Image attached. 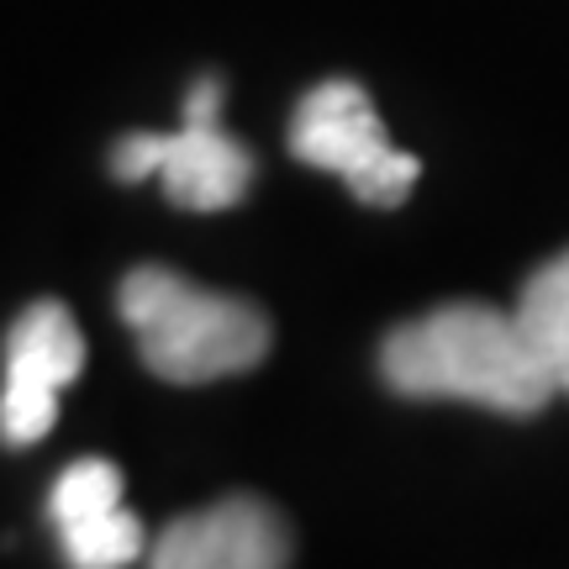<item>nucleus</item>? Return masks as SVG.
Wrapping results in <instances>:
<instances>
[{"label": "nucleus", "mask_w": 569, "mask_h": 569, "mask_svg": "<svg viewBox=\"0 0 569 569\" xmlns=\"http://www.w3.org/2000/svg\"><path fill=\"white\" fill-rule=\"evenodd\" d=\"M59 538L74 569H122L142 553V522L127 507L69 522V528H59Z\"/></svg>", "instance_id": "nucleus-8"}, {"label": "nucleus", "mask_w": 569, "mask_h": 569, "mask_svg": "<svg viewBox=\"0 0 569 569\" xmlns=\"http://www.w3.org/2000/svg\"><path fill=\"white\" fill-rule=\"evenodd\" d=\"M122 322L138 332L142 365L169 386L243 375L269 353V317L253 301L217 296L174 269L142 264L117 290Z\"/></svg>", "instance_id": "nucleus-2"}, {"label": "nucleus", "mask_w": 569, "mask_h": 569, "mask_svg": "<svg viewBox=\"0 0 569 569\" xmlns=\"http://www.w3.org/2000/svg\"><path fill=\"white\" fill-rule=\"evenodd\" d=\"M290 153L311 169L343 174L365 206H401L422 174V163L390 142L369 90L353 80H322L306 90L290 117Z\"/></svg>", "instance_id": "nucleus-3"}, {"label": "nucleus", "mask_w": 569, "mask_h": 569, "mask_svg": "<svg viewBox=\"0 0 569 569\" xmlns=\"http://www.w3.org/2000/svg\"><path fill=\"white\" fill-rule=\"evenodd\" d=\"M380 375L411 401H469L501 417H538L553 401L543 365L511 311L480 301L438 306L380 343Z\"/></svg>", "instance_id": "nucleus-1"}, {"label": "nucleus", "mask_w": 569, "mask_h": 569, "mask_svg": "<svg viewBox=\"0 0 569 569\" xmlns=\"http://www.w3.org/2000/svg\"><path fill=\"white\" fill-rule=\"evenodd\" d=\"M159 153H163V132H127V138L111 148V169H117V180H127V184L153 180V174H159Z\"/></svg>", "instance_id": "nucleus-10"}, {"label": "nucleus", "mask_w": 569, "mask_h": 569, "mask_svg": "<svg viewBox=\"0 0 569 569\" xmlns=\"http://www.w3.org/2000/svg\"><path fill=\"white\" fill-rule=\"evenodd\" d=\"M84 338L69 306L38 301L6 332V386H0V438L11 448L38 443L59 422V390L80 380Z\"/></svg>", "instance_id": "nucleus-4"}, {"label": "nucleus", "mask_w": 569, "mask_h": 569, "mask_svg": "<svg viewBox=\"0 0 569 569\" xmlns=\"http://www.w3.org/2000/svg\"><path fill=\"white\" fill-rule=\"evenodd\" d=\"M511 317L522 327L532 359L549 375L553 396H569V248L522 280V296L511 306Z\"/></svg>", "instance_id": "nucleus-7"}, {"label": "nucleus", "mask_w": 569, "mask_h": 569, "mask_svg": "<svg viewBox=\"0 0 569 569\" xmlns=\"http://www.w3.org/2000/svg\"><path fill=\"white\" fill-rule=\"evenodd\" d=\"M290 528L259 496H232L159 532L148 569H284Z\"/></svg>", "instance_id": "nucleus-6"}, {"label": "nucleus", "mask_w": 569, "mask_h": 569, "mask_svg": "<svg viewBox=\"0 0 569 569\" xmlns=\"http://www.w3.org/2000/svg\"><path fill=\"white\" fill-rule=\"evenodd\" d=\"M217 117H222V84L196 80L184 101V127L163 132L159 180L180 211H227L253 184V153L238 138H227Z\"/></svg>", "instance_id": "nucleus-5"}, {"label": "nucleus", "mask_w": 569, "mask_h": 569, "mask_svg": "<svg viewBox=\"0 0 569 569\" xmlns=\"http://www.w3.org/2000/svg\"><path fill=\"white\" fill-rule=\"evenodd\" d=\"M122 507V469L111 459H80L59 475V486L48 496V517L53 528H69V522H84V517H101V511Z\"/></svg>", "instance_id": "nucleus-9"}]
</instances>
